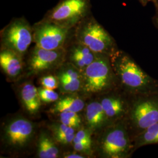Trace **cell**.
Listing matches in <instances>:
<instances>
[{"label":"cell","mask_w":158,"mask_h":158,"mask_svg":"<svg viewBox=\"0 0 158 158\" xmlns=\"http://www.w3.org/2000/svg\"><path fill=\"white\" fill-rule=\"evenodd\" d=\"M134 143L135 151L147 145L158 144V122L136 135Z\"/></svg>","instance_id":"cell-18"},{"label":"cell","mask_w":158,"mask_h":158,"mask_svg":"<svg viewBox=\"0 0 158 158\" xmlns=\"http://www.w3.org/2000/svg\"><path fill=\"white\" fill-rule=\"evenodd\" d=\"M134 137L158 122V91L131 96L125 119Z\"/></svg>","instance_id":"cell-4"},{"label":"cell","mask_w":158,"mask_h":158,"mask_svg":"<svg viewBox=\"0 0 158 158\" xmlns=\"http://www.w3.org/2000/svg\"><path fill=\"white\" fill-rule=\"evenodd\" d=\"M85 120L88 127L92 131L101 132L110 124L100 102H92L87 106Z\"/></svg>","instance_id":"cell-12"},{"label":"cell","mask_w":158,"mask_h":158,"mask_svg":"<svg viewBox=\"0 0 158 158\" xmlns=\"http://www.w3.org/2000/svg\"><path fill=\"white\" fill-rule=\"evenodd\" d=\"M100 102L111 124L127 118L131 96L120 87L102 94Z\"/></svg>","instance_id":"cell-7"},{"label":"cell","mask_w":158,"mask_h":158,"mask_svg":"<svg viewBox=\"0 0 158 158\" xmlns=\"http://www.w3.org/2000/svg\"><path fill=\"white\" fill-rule=\"evenodd\" d=\"M41 85L44 88L51 90L56 89L59 85L58 79L52 75L43 77L41 79Z\"/></svg>","instance_id":"cell-23"},{"label":"cell","mask_w":158,"mask_h":158,"mask_svg":"<svg viewBox=\"0 0 158 158\" xmlns=\"http://www.w3.org/2000/svg\"><path fill=\"white\" fill-rule=\"evenodd\" d=\"M60 122L74 129L79 128L81 124V118L77 113L62 112L59 113Z\"/></svg>","instance_id":"cell-20"},{"label":"cell","mask_w":158,"mask_h":158,"mask_svg":"<svg viewBox=\"0 0 158 158\" xmlns=\"http://www.w3.org/2000/svg\"><path fill=\"white\" fill-rule=\"evenodd\" d=\"M73 142V143L80 142L91 145L92 141L91 137L90 131L87 130H79L77 133H76Z\"/></svg>","instance_id":"cell-22"},{"label":"cell","mask_w":158,"mask_h":158,"mask_svg":"<svg viewBox=\"0 0 158 158\" xmlns=\"http://www.w3.org/2000/svg\"><path fill=\"white\" fill-rule=\"evenodd\" d=\"M155 8V12H158V0H153L152 2Z\"/></svg>","instance_id":"cell-28"},{"label":"cell","mask_w":158,"mask_h":158,"mask_svg":"<svg viewBox=\"0 0 158 158\" xmlns=\"http://www.w3.org/2000/svg\"><path fill=\"white\" fill-rule=\"evenodd\" d=\"M68 28L56 23H46L36 29L34 40L37 47L48 50L61 48L67 38Z\"/></svg>","instance_id":"cell-8"},{"label":"cell","mask_w":158,"mask_h":158,"mask_svg":"<svg viewBox=\"0 0 158 158\" xmlns=\"http://www.w3.org/2000/svg\"><path fill=\"white\" fill-rule=\"evenodd\" d=\"M138 1L140 2L143 6H145L149 4V2H153V0H138Z\"/></svg>","instance_id":"cell-27"},{"label":"cell","mask_w":158,"mask_h":158,"mask_svg":"<svg viewBox=\"0 0 158 158\" xmlns=\"http://www.w3.org/2000/svg\"><path fill=\"white\" fill-rule=\"evenodd\" d=\"M32 34L28 24L22 21L12 23L3 34V41L8 49L22 56L32 41Z\"/></svg>","instance_id":"cell-9"},{"label":"cell","mask_w":158,"mask_h":158,"mask_svg":"<svg viewBox=\"0 0 158 158\" xmlns=\"http://www.w3.org/2000/svg\"><path fill=\"white\" fill-rule=\"evenodd\" d=\"M59 149L50 136L42 132L38 141V156L40 158H56L59 156Z\"/></svg>","instance_id":"cell-17"},{"label":"cell","mask_w":158,"mask_h":158,"mask_svg":"<svg viewBox=\"0 0 158 158\" xmlns=\"http://www.w3.org/2000/svg\"><path fill=\"white\" fill-rule=\"evenodd\" d=\"M0 65L5 73L11 78H17L23 72L21 56L7 49L0 53Z\"/></svg>","instance_id":"cell-13"},{"label":"cell","mask_w":158,"mask_h":158,"mask_svg":"<svg viewBox=\"0 0 158 158\" xmlns=\"http://www.w3.org/2000/svg\"><path fill=\"white\" fill-rule=\"evenodd\" d=\"M119 87L134 96L158 91V80L146 73L124 52L117 50L110 56Z\"/></svg>","instance_id":"cell-1"},{"label":"cell","mask_w":158,"mask_h":158,"mask_svg":"<svg viewBox=\"0 0 158 158\" xmlns=\"http://www.w3.org/2000/svg\"><path fill=\"white\" fill-rule=\"evenodd\" d=\"M51 130L55 141L63 145H68L73 142L75 129L62 123L53 125Z\"/></svg>","instance_id":"cell-19"},{"label":"cell","mask_w":158,"mask_h":158,"mask_svg":"<svg viewBox=\"0 0 158 158\" xmlns=\"http://www.w3.org/2000/svg\"><path fill=\"white\" fill-rule=\"evenodd\" d=\"M91 145L87 144L85 143H80L77 142L74 143V148L76 151L80 152L85 153H88L90 152L91 151Z\"/></svg>","instance_id":"cell-24"},{"label":"cell","mask_w":158,"mask_h":158,"mask_svg":"<svg viewBox=\"0 0 158 158\" xmlns=\"http://www.w3.org/2000/svg\"><path fill=\"white\" fill-rule=\"evenodd\" d=\"M21 98L25 108L30 114H35L41 106L38 89L31 83H25L20 90Z\"/></svg>","instance_id":"cell-15"},{"label":"cell","mask_w":158,"mask_h":158,"mask_svg":"<svg viewBox=\"0 0 158 158\" xmlns=\"http://www.w3.org/2000/svg\"><path fill=\"white\" fill-rule=\"evenodd\" d=\"M79 39L80 44L98 55L110 56L118 50L112 36L96 21L85 25L79 33Z\"/></svg>","instance_id":"cell-5"},{"label":"cell","mask_w":158,"mask_h":158,"mask_svg":"<svg viewBox=\"0 0 158 158\" xmlns=\"http://www.w3.org/2000/svg\"><path fill=\"white\" fill-rule=\"evenodd\" d=\"M119 87L110 57L98 55L82 73L81 90L87 94H103Z\"/></svg>","instance_id":"cell-3"},{"label":"cell","mask_w":158,"mask_h":158,"mask_svg":"<svg viewBox=\"0 0 158 158\" xmlns=\"http://www.w3.org/2000/svg\"><path fill=\"white\" fill-rule=\"evenodd\" d=\"M152 23L155 27L158 29V12H155V14L153 17Z\"/></svg>","instance_id":"cell-25"},{"label":"cell","mask_w":158,"mask_h":158,"mask_svg":"<svg viewBox=\"0 0 158 158\" xmlns=\"http://www.w3.org/2000/svg\"><path fill=\"white\" fill-rule=\"evenodd\" d=\"M85 102L78 97H67L58 100L51 108V113L59 114L62 112L79 113L85 107Z\"/></svg>","instance_id":"cell-16"},{"label":"cell","mask_w":158,"mask_h":158,"mask_svg":"<svg viewBox=\"0 0 158 158\" xmlns=\"http://www.w3.org/2000/svg\"><path fill=\"white\" fill-rule=\"evenodd\" d=\"M97 148L103 158H130L135 150L134 138L126 119L108 125L102 130Z\"/></svg>","instance_id":"cell-2"},{"label":"cell","mask_w":158,"mask_h":158,"mask_svg":"<svg viewBox=\"0 0 158 158\" xmlns=\"http://www.w3.org/2000/svg\"><path fill=\"white\" fill-rule=\"evenodd\" d=\"M35 133L34 123L23 117H17L10 121L4 127L2 139L10 149L21 151L32 141Z\"/></svg>","instance_id":"cell-6"},{"label":"cell","mask_w":158,"mask_h":158,"mask_svg":"<svg viewBox=\"0 0 158 158\" xmlns=\"http://www.w3.org/2000/svg\"><path fill=\"white\" fill-rule=\"evenodd\" d=\"M64 158H84L85 156L83 155L77 154V153H71V154H68L66 155Z\"/></svg>","instance_id":"cell-26"},{"label":"cell","mask_w":158,"mask_h":158,"mask_svg":"<svg viewBox=\"0 0 158 158\" xmlns=\"http://www.w3.org/2000/svg\"><path fill=\"white\" fill-rule=\"evenodd\" d=\"M41 102H56L59 98V94L54 90L48 89L45 88L38 89Z\"/></svg>","instance_id":"cell-21"},{"label":"cell","mask_w":158,"mask_h":158,"mask_svg":"<svg viewBox=\"0 0 158 158\" xmlns=\"http://www.w3.org/2000/svg\"><path fill=\"white\" fill-rule=\"evenodd\" d=\"M98 55L88 47L80 44L72 48L70 53V60L71 63L82 73Z\"/></svg>","instance_id":"cell-14"},{"label":"cell","mask_w":158,"mask_h":158,"mask_svg":"<svg viewBox=\"0 0 158 158\" xmlns=\"http://www.w3.org/2000/svg\"><path fill=\"white\" fill-rule=\"evenodd\" d=\"M65 52L62 48L48 50L36 46L29 60L31 73L40 74L59 67L63 62Z\"/></svg>","instance_id":"cell-10"},{"label":"cell","mask_w":158,"mask_h":158,"mask_svg":"<svg viewBox=\"0 0 158 158\" xmlns=\"http://www.w3.org/2000/svg\"><path fill=\"white\" fill-rule=\"evenodd\" d=\"M87 0H64L51 14L54 23L68 27L76 23L82 17L87 8Z\"/></svg>","instance_id":"cell-11"}]
</instances>
